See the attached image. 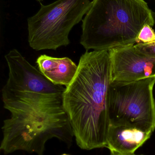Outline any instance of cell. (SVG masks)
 <instances>
[{
  "instance_id": "cell-9",
  "label": "cell",
  "mask_w": 155,
  "mask_h": 155,
  "mask_svg": "<svg viewBox=\"0 0 155 155\" xmlns=\"http://www.w3.org/2000/svg\"><path fill=\"white\" fill-rule=\"evenodd\" d=\"M36 63L39 71L48 80L66 87L72 83L78 70V65L68 57L56 58L41 54Z\"/></svg>"
},
{
  "instance_id": "cell-10",
  "label": "cell",
  "mask_w": 155,
  "mask_h": 155,
  "mask_svg": "<svg viewBox=\"0 0 155 155\" xmlns=\"http://www.w3.org/2000/svg\"><path fill=\"white\" fill-rule=\"evenodd\" d=\"M155 42V32L152 26L147 25L140 31L137 39L136 44H149Z\"/></svg>"
},
{
  "instance_id": "cell-4",
  "label": "cell",
  "mask_w": 155,
  "mask_h": 155,
  "mask_svg": "<svg viewBox=\"0 0 155 155\" xmlns=\"http://www.w3.org/2000/svg\"><path fill=\"white\" fill-rule=\"evenodd\" d=\"M90 0H57L44 5L27 19L29 46L36 51L56 50L70 43L69 35L83 20L91 5Z\"/></svg>"
},
{
  "instance_id": "cell-11",
  "label": "cell",
  "mask_w": 155,
  "mask_h": 155,
  "mask_svg": "<svg viewBox=\"0 0 155 155\" xmlns=\"http://www.w3.org/2000/svg\"><path fill=\"white\" fill-rule=\"evenodd\" d=\"M136 51L142 54L155 56V42L149 44H136L134 45Z\"/></svg>"
},
{
  "instance_id": "cell-3",
  "label": "cell",
  "mask_w": 155,
  "mask_h": 155,
  "mask_svg": "<svg viewBox=\"0 0 155 155\" xmlns=\"http://www.w3.org/2000/svg\"><path fill=\"white\" fill-rule=\"evenodd\" d=\"M8 77L2 90L4 107L11 116H51L66 114V87L48 80L17 49L5 56Z\"/></svg>"
},
{
  "instance_id": "cell-8",
  "label": "cell",
  "mask_w": 155,
  "mask_h": 155,
  "mask_svg": "<svg viewBox=\"0 0 155 155\" xmlns=\"http://www.w3.org/2000/svg\"><path fill=\"white\" fill-rule=\"evenodd\" d=\"M153 133L133 127L111 126L106 148L111 153H134L150 138Z\"/></svg>"
},
{
  "instance_id": "cell-7",
  "label": "cell",
  "mask_w": 155,
  "mask_h": 155,
  "mask_svg": "<svg viewBox=\"0 0 155 155\" xmlns=\"http://www.w3.org/2000/svg\"><path fill=\"white\" fill-rule=\"evenodd\" d=\"M112 82H133L155 77V56L142 54L134 45L109 50Z\"/></svg>"
},
{
  "instance_id": "cell-1",
  "label": "cell",
  "mask_w": 155,
  "mask_h": 155,
  "mask_svg": "<svg viewBox=\"0 0 155 155\" xmlns=\"http://www.w3.org/2000/svg\"><path fill=\"white\" fill-rule=\"evenodd\" d=\"M78 67L63 96L64 107L74 137L83 150L106 147L111 127L107 104L112 82L109 51H86Z\"/></svg>"
},
{
  "instance_id": "cell-13",
  "label": "cell",
  "mask_w": 155,
  "mask_h": 155,
  "mask_svg": "<svg viewBox=\"0 0 155 155\" xmlns=\"http://www.w3.org/2000/svg\"><path fill=\"white\" fill-rule=\"evenodd\" d=\"M61 155H70L69 154H63Z\"/></svg>"
},
{
  "instance_id": "cell-5",
  "label": "cell",
  "mask_w": 155,
  "mask_h": 155,
  "mask_svg": "<svg viewBox=\"0 0 155 155\" xmlns=\"http://www.w3.org/2000/svg\"><path fill=\"white\" fill-rule=\"evenodd\" d=\"M1 151L43 155L48 140L56 138L70 145L73 133L67 114L52 116H11L4 121Z\"/></svg>"
},
{
  "instance_id": "cell-6",
  "label": "cell",
  "mask_w": 155,
  "mask_h": 155,
  "mask_svg": "<svg viewBox=\"0 0 155 155\" xmlns=\"http://www.w3.org/2000/svg\"><path fill=\"white\" fill-rule=\"evenodd\" d=\"M155 77L133 82H111L108 93L111 126L155 130Z\"/></svg>"
},
{
  "instance_id": "cell-2",
  "label": "cell",
  "mask_w": 155,
  "mask_h": 155,
  "mask_svg": "<svg viewBox=\"0 0 155 155\" xmlns=\"http://www.w3.org/2000/svg\"><path fill=\"white\" fill-rule=\"evenodd\" d=\"M155 23L144 0H93L82 20L80 44L86 51L134 45L142 28Z\"/></svg>"
},
{
  "instance_id": "cell-12",
  "label": "cell",
  "mask_w": 155,
  "mask_h": 155,
  "mask_svg": "<svg viewBox=\"0 0 155 155\" xmlns=\"http://www.w3.org/2000/svg\"><path fill=\"white\" fill-rule=\"evenodd\" d=\"M110 155H136L134 153L129 154H120L117 153H111Z\"/></svg>"
}]
</instances>
